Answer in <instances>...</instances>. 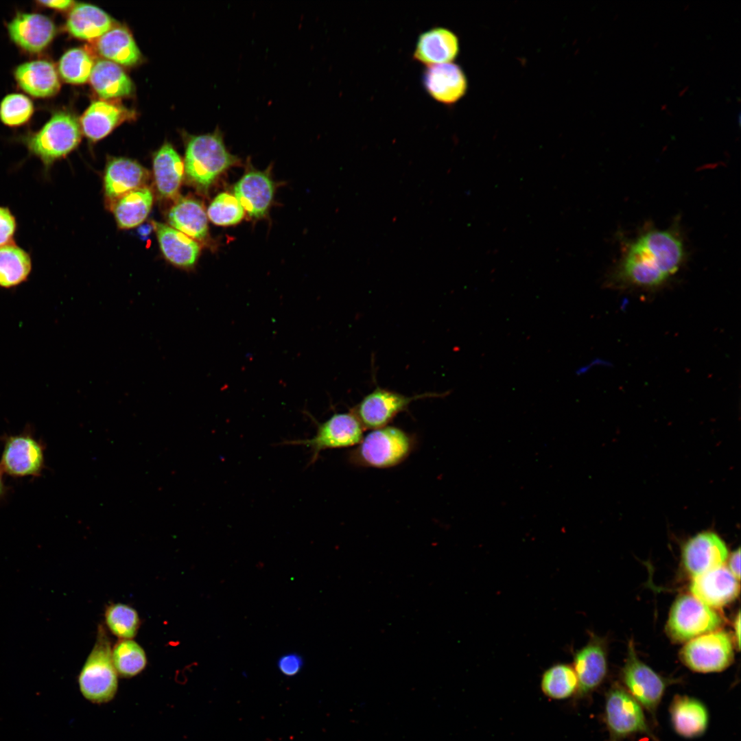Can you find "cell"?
I'll return each mask as SVG.
<instances>
[{
  "mask_svg": "<svg viewBox=\"0 0 741 741\" xmlns=\"http://www.w3.org/2000/svg\"><path fill=\"white\" fill-rule=\"evenodd\" d=\"M415 435L395 426L372 430L348 453L356 467L390 469L403 462L416 449Z\"/></svg>",
  "mask_w": 741,
  "mask_h": 741,
  "instance_id": "obj_3",
  "label": "cell"
},
{
  "mask_svg": "<svg viewBox=\"0 0 741 741\" xmlns=\"http://www.w3.org/2000/svg\"><path fill=\"white\" fill-rule=\"evenodd\" d=\"M622 679L627 692L655 721L657 708L669 681L638 659L632 642L628 646Z\"/></svg>",
  "mask_w": 741,
  "mask_h": 741,
  "instance_id": "obj_11",
  "label": "cell"
},
{
  "mask_svg": "<svg viewBox=\"0 0 741 741\" xmlns=\"http://www.w3.org/2000/svg\"><path fill=\"white\" fill-rule=\"evenodd\" d=\"M738 582L729 569L721 566L694 577L690 591L705 605L720 607L737 597L740 591Z\"/></svg>",
  "mask_w": 741,
  "mask_h": 741,
  "instance_id": "obj_17",
  "label": "cell"
},
{
  "mask_svg": "<svg viewBox=\"0 0 741 741\" xmlns=\"http://www.w3.org/2000/svg\"><path fill=\"white\" fill-rule=\"evenodd\" d=\"M734 628H735V637L736 638V643L738 644V648H740V612H738V615H737L736 618L735 619Z\"/></svg>",
  "mask_w": 741,
  "mask_h": 741,
  "instance_id": "obj_42",
  "label": "cell"
},
{
  "mask_svg": "<svg viewBox=\"0 0 741 741\" xmlns=\"http://www.w3.org/2000/svg\"><path fill=\"white\" fill-rule=\"evenodd\" d=\"M153 225L165 259L176 267L191 268L200 253L198 243L170 226L156 222Z\"/></svg>",
  "mask_w": 741,
  "mask_h": 741,
  "instance_id": "obj_23",
  "label": "cell"
},
{
  "mask_svg": "<svg viewBox=\"0 0 741 741\" xmlns=\"http://www.w3.org/2000/svg\"><path fill=\"white\" fill-rule=\"evenodd\" d=\"M207 214L213 224L228 226L239 222L244 216L245 211L234 196L223 192L211 202Z\"/></svg>",
  "mask_w": 741,
  "mask_h": 741,
  "instance_id": "obj_36",
  "label": "cell"
},
{
  "mask_svg": "<svg viewBox=\"0 0 741 741\" xmlns=\"http://www.w3.org/2000/svg\"><path fill=\"white\" fill-rule=\"evenodd\" d=\"M89 80L93 90L104 99L128 96L134 90L133 83L124 69L107 60L95 63Z\"/></svg>",
  "mask_w": 741,
  "mask_h": 741,
  "instance_id": "obj_29",
  "label": "cell"
},
{
  "mask_svg": "<svg viewBox=\"0 0 741 741\" xmlns=\"http://www.w3.org/2000/svg\"><path fill=\"white\" fill-rule=\"evenodd\" d=\"M32 269L30 255L15 242L0 247V287L12 288L29 277Z\"/></svg>",
  "mask_w": 741,
  "mask_h": 741,
  "instance_id": "obj_31",
  "label": "cell"
},
{
  "mask_svg": "<svg viewBox=\"0 0 741 741\" xmlns=\"http://www.w3.org/2000/svg\"><path fill=\"white\" fill-rule=\"evenodd\" d=\"M722 624L718 614L693 596L684 595L671 609L667 631L674 639L687 641L715 631Z\"/></svg>",
  "mask_w": 741,
  "mask_h": 741,
  "instance_id": "obj_9",
  "label": "cell"
},
{
  "mask_svg": "<svg viewBox=\"0 0 741 741\" xmlns=\"http://www.w3.org/2000/svg\"><path fill=\"white\" fill-rule=\"evenodd\" d=\"M727 558L726 544L712 532L694 536L685 543L682 551L683 565L693 577L722 566Z\"/></svg>",
  "mask_w": 741,
  "mask_h": 741,
  "instance_id": "obj_13",
  "label": "cell"
},
{
  "mask_svg": "<svg viewBox=\"0 0 741 741\" xmlns=\"http://www.w3.org/2000/svg\"><path fill=\"white\" fill-rule=\"evenodd\" d=\"M604 720L609 741H622L635 734L659 741L648 725L642 706L619 685H613L606 694Z\"/></svg>",
  "mask_w": 741,
  "mask_h": 741,
  "instance_id": "obj_6",
  "label": "cell"
},
{
  "mask_svg": "<svg viewBox=\"0 0 741 741\" xmlns=\"http://www.w3.org/2000/svg\"><path fill=\"white\" fill-rule=\"evenodd\" d=\"M364 429L351 411L335 413L326 421L316 423V432L313 437L286 440L282 444L308 447L311 451L310 464H313L322 451L355 447L364 436Z\"/></svg>",
  "mask_w": 741,
  "mask_h": 741,
  "instance_id": "obj_8",
  "label": "cell"
},
{
  "mask_svg": "<svg viewBox=\"0 0 741 741\" xmlns=\"http://www.w3.org/2000/svg\"><path fill=\"white\" fill-rule=\"evenodd\" d=\"M2 472L3 471H2V470H1V469L0 467V497L3 494L4 490H5L4 484H3V478H2Z\"/></svg>",
  "mask_w": 741,
  "mask_h": 741,
  "instance_id": "obj_43",
  "label": "cell"
},
{
  "mask_svg": "<svg viewBox=\"0 0 741 741\" xmlns=\"http://www.w3.org/2000/svg\"><path fill=\"white\" fill-rule=\"evenodd\" d=\"M153 172L160 196L166 199L176 198L184 176V162L170 143H164L154 153Z\"/></svg>",
  "mask_w": 741,
  "mask_h": 741,
  "instance_id": "obj_22",
  "label": "cell"
},
{
  "mask_svg": "<svg viewBox=\"0 0 741 741\" xmlns=\"http://www.w3.org/2000/svg\"><path fill=\"white\" fill-rule=\"evenodd\" d=\"M684 259L675 228L647 230L629 244L606 281L614 288L655 290L679 270Z\"/></svg>",
  "mask_w": 741,
  "mask_h": 741,
  "instance_id": "obj_1",
  "label": "cell"
},
{
  "mask_svg": "<svg viewBox=\"0 0 741 741\" xmlns=\"http://www.w3.org/2000/svg\"><path fill=\"white\" fill-rule=\"evenodd\" d=\"M148 170L135 161L126 158L108 160L104 172L105 195L113 202L123 195L145 187Z\"/></svg>",
  "mask_w": 741,
  "mask_h": 741,
  "instance_id": "obj_19",
  "label": "cell"
},
{
  "mask_svg": "<svg viewBox=\"0 0 741 741\" xmlns=\"http://www.w3.org/2000/svg\"><path fill=\"white\" fill-rule=\"evenodd\" d=\"M95 49L107 60L117 64L130 67L141 60V54L132 36L121 26H114L97 38Z\"/></svg>",
  "mask_w": 741,
  "mask_h": 741,
  "instance_id": "obj_28",
  "label": "cell"
},
{
  "mask_svg": "<svg viewBox=\"0 0 741 741\" xmlns=\"http://www.w3.org/2000/svg\"><path fill=\"white\" fill-rule=\"evenodd\" d=\"M152 191L146 187L132 190L112 204V211L120 228H131L141 224L149 215L153 204Z\"/></svg>",
  "mask_w": 741,
  "mask_h": 741,
  "instance_id": "obj_30",
  "label": "cell"
},
{
  "mask_svg": "<svg viewBox=\"0 0 741 741\" xmlns=\"http://www.w3.org/2000/svg\"><path fill=\"white\" fill-rule=\"evenodd\" d=\"M78 681L83 697L93 703L110 702L117 694L118 673L113 662L110 640L102 627Z\"/></svg>",
  "mask_w": 741,
  "mask_h": 741,
  "instance_id": "obj_5",
  "label": "cell"
},
{
  "mask_svg": "<svg viewBox=\"0 0 741 741\" xmlns=\"http://www.w3.org/2000/svg\"><path fill=\"white\" fill-rule=\"evenodd\" d=\"M38 3L57 10H66L73 6L74 1L69 0L39 1Z\"/></svg>",
  "mask_w": 741,
  "mask_h": 741,
  "instance_id": "obj_41",
  "label": "cell"
},
{
  "mask_svg": "<svg viewBox=\"0 0 741 741\" xmlns=\"http://www.w3.org/2000/svg\"><path fill=\"white\" fill-rule=\"evenodd\" d=\"M11 39L22 49L32 53L47 47L56 34V26L46 16L19 13L8 26Z\"/></svg>",
  "mask_w": 741,
  "mask_h": 741,
  "instance_id": "obj_18",
  "label": "cell"
},
{
  "mask_svg": "<svg viewBox=\"0 0 741 741\" xmlns=\"http://www.w3.org/2000/svg\"><path fill=\"white\" fill-rule=\"evenodd\" d=\"M572 666L578 683L576 695L585 697L601 685L607 674V654L603 640L592 636L586 645L573 653Z\"/></svg>",
  "mask_w": 741,
  "mask_h": 741,
  "instance_id": "obj_14",
  "label": "cell"
},
{
  "mask_svg": "<svg viewBox=\"0 0 741 741\" xmlns=\"http://www.w3.org/2000/svg\"><path fill=\"white\" fill-rule=\"evenodd\" d=\"M274 183L268 171L248 169L235 184L234 196L252 218H261L268 211L274 194Z\"/></svg>",
  "mask_w": 741,
  "mask_h": 741,
  "instance_id": "obj_16",
  "label": "cell"
},
{
  "mask_svg": "<svg viewBox=\"0 0 741 741\" xmlns=\"http://www.w3.org/2000/svg\"><path fill=\"white\" fill-rule=\"evenodd\" d=\"M670 722L677 734L692 739L703 736L707 731L709 714L705 705L700 700L687 695H676L669 707Z\"/></svg>",
  "mask_w": 741,
  "mask_h": 741,
  "instance_id": "obj_20",
  "label": "cell"
},
{
  "mask_svg": "<svg viewBox=\"0 0 741 741\" xmlns=\"http://www.w3.org/2000/svg\"><path fill=\"white\" fill-rule=\"evenodd\" d=\"M81 126L70 113H56L37 132L24 139L30 152L40 159L45 171L72 152L80 143Z\"/></svg>",
  "mask_w": 741,
  "mask_h": 741,
  "instance_id": "obj_4",
  "label": "cell"
},
{
  "mask_svg": "<svg viewBox=\"0 0 741 741\" xmlns=\"http://www.w3.org/2000/svg\"><path fill=\"white\" fill-rule=\"evenodd\" d=\"M445 394L425 392L412 397L377 386L364 396L351 409L365 430H375L388 426L400 413L408 410L414 401L427 398L440 397Z\"/></svg>",
  "mask_w": 741,
  "mask_h": 741,
  "instance_id": "obj_7",
  "label": "cell"
},
{
  "mask_svg": "<svg viewBox=\"0 0 741 741\" xmlns=\"http://www.w3.org/2000/svg\"><path fill=\"white\" fill-rule=\"evenodd\" d=\"M422 83L431 97L447 105L458 102L467 90L464 73L453 62L427 66L423 73Z\"/></svg>",
  "mask_w": 741,
  "mask_h": 741,
  "instance_id": "obj_15",
  "label": "cell"
},
{
  "mask_svg": "<svg viewBox=\"0 0 741 741\" xmlns=\"http://www.w3.org/2000/svg\"><path fill=\"white\" fill-rule=\"evenodd\" d=\"M105 622L110 632L121 639L134 637L140 625L136 610L129 605L117 603L108 606L105 611Z\"/></svg>",
  "mask_w": 741,
  "mask_h": 741,
  "instance_id": "obj_35",
  "label": "cell"
},
{
  "mask_svg": "<svg viewBox=\"0 0 741 741\" xmlns=\"http://www.w3.org/2000/svg\"><path fill=\"white\" fill-rule=\"evenodd\" d=\"M43 445L30 434L10 436L5 440L0 467L13 477L38 476L44 463Z\"/></svg>",
  "mask_w": 741,
  "mask_h": 741,
  "instance_id": "obj_12",
  "label": "cell"
},
{
  "mask_svg": "<svg viewBox=\"0 0 741 741\" xmlns=\"http://www.w3.org/2000/svg\"><path fill=\"white\" fill-rule=\"evenodd\" d=\"M112 659L118 674L124 678L139 674L147 665L144 650L131 639H121L114 646Z\"/></svg>",
  "mask_w": 741,
  "mask_h": 741,
  "instance_id": "obj_33",
  "label": "cell"
},
{
  "mask_svg": "<svg viewBox=\"0 0 741 741\" xmlns=\"http://www.w3.org/2000/svg\"><path fill=\"white\" fill-rule=\"evenodd\" d=\"M132 112L126 108L106 101L93 102L80 119L81 129L93 141L107 136L122 121L131 118Z\"/></svg>",
  "mask_w": 741,
  "mask_h": 741,
  "instance_id": "obj_24",
  "label": "cell"
},
{
  "mask_svg": "<svg viewBox=\"0 0 741 741\" xmlns=\"http://www.w3.org/2000/svg\"><path fill=\"white\" fill-rule=\"evenodd\" d=\"M459 52L457 36L441 27H432L418 37L413 59L427 66L451 62Z\"/></svg>",
  "mask_w": 741,
  "mask_h": 741,
  "instance_id": "obj_21",
  "label": "cell"
},
{
  "mask_svg": "<svg viewBox=\"0 0 741 741\" xmlns=\"http://www.w3.org/2000/svg\"><path fill=\"white\" fill-rule=\"evenodd\" d=\"M66 26L73 36L88 40L97 39L104 34L115 26V22L99 8L88 3H78L69 12Z\"/></svg>",
  "mask_w": 741,
  "mask_h": 741,
  "instance_id": "obj_26",
  "label": "cell"
},
{
  "mask_svg": "<svg viewBox=\"0 0 741 741\" xmlns=\"http://www.w3.org/2000/svg\"><path fill=\"white\" fill-rule=\"evenodd\" d=\"M681 659L687 667L695 672L722 671L733 659L731 637L723 631L701 635L684 646L681 651Z\"/></svg>",
  "mask_w": 741,
  "mask_h": 741,
  "instance_id": "obj_10",
  "label": "cell"
},
{
  "mask_svg": "<svg viewBox=\"0 0 741 741\" xmlns=\"http://www.w3.org/2000/svg\"><path fill=\"white\" fill-rule=\"evenodd\" d=\"M33 111L32 101L22 94L8 95L0 104V119L10 126L25 123L32 116Z\"/></svg>",
  "mask_w": 741,
  "mask_h": 741,
  "instance_id": "obj_37",
  "label": "cell"
},
{
  "mask_svg": "<svg viewBox=\"0 0 741 741\" xmlns=\"http://www.w3.org/2000/svg\"><path fill=\"white\" fill-rule=\"evenodd\" d=\"M94 61L88 51L73 48L66 51L58 64V71L67 82L81 84L90 78Z\"/></svg>",
  "mask_w": 741,
  "mask_h": 741,
  "instance_id": "obj_34",
  "label": "cell"
},
{
  "mask_svg": "<svg viewBox=\"0 0 741 741\" xmlns=\"http://www.w3.org/2000/svg\"><path fill=\"white\" fill-rule=\"evenodd\" d=\"M14 77L24 91L36 97L54 95L60 86L54 64L44 60L30 61L19 65L15 69Z\"/></svg>",
  "mask_w": 741,
  "mask_h": 741,
  "instance_id": "obj_25",
  "label": "cell"
},
{
  "mask_svg": "<svg viewBox=\"0 0 741 741\" xmlns=\"http://www.w3.org/2000/svg\"><path fill=\"white\" fill-rule=\"evenodd\" d=\"M740 550L738 548L731 554L729 560V570L738 580L740 577Z\"/></svg>",
  "mask_w": 741,
  "mask_h": 741,
  "instance_id": "obj_40",
  "label": "cell"
},
{
  "mask_svg": "<svg viewBox=\"0 0 741 741\" xmlns=\"http://www.w3.org/2000/svg\"><path fill=\"white\" fill-rule=\"evenodd\" d=\"M17 226L16 218L11 210L0 206V247L14 242Z\"/></svg>",
  "mask_w": 741,
  "mask_h": 741,
  "instance_id": "obj_38",
  "label": "cell"
},
{
  "mask_svg": "<svg viewBox=\"0 0 741 741\" xmlns=\"http://www.w3.org/2000/svg\"><path fill=\"white\" fill-rule=\"evenodd\" d=\"M280 672L288 677L296 675L303 666V659L296 652L282 655L277 662Z\"/></svg>",
  "mask_w": 741,
  "mask_h": 741,
  "instance_id": "obj_39",
  "label": "cell"
},
{
  "mask_svg": "<svg viewBox=\"0 0 741 741\" xmlns=\"http://www.w3.org/2000/svg\"><path fill=\"white\" fill-rule=\"evenodd\" d=\"M239 159L229 152L222 131L217 127L211 133L189 135L184 160L187 180L199 191L207 193L217 177Z\"/></svg>",
  "mask_w": 741,
  "mask_h": 741,
  "instance_id": "obj_2",
  "label": "cell"
},
{
  "mask_svg": "<svg viewBox=\"0 0 741 741\" xmlns=\"http://www.w3.org/2000/svg\"><path fill=\"white\" fill-rule=\"evenodd\" d=\"M172 227L194 240L204 241L209 235L207 215L202 204L192 198H183L167 214Z\"/></svg>",
  "mask_w": 741,
  "mask_h": 741,
  "instance_id": "obj_27",
  "label": "cell"
},
{
  "mask_svg": "<svg viewBox=\"0 0 741 741\" xmlns=\"http://www.w3.org/2000/svg\"><path fill=\"white\" fill-rule=\"evenodd\" d=\"M543 694L554 700H564L576 695L578 679L572 665L558 663L546 669L541 679Z\"/></svg>",
  "mask_w": 741,
  "mask_h": 741,
  "instance_id": "obj_32",
  "label": "cell"
}]
</instances>
